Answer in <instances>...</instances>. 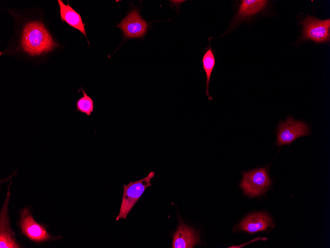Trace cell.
<instances>
[{
    "label": "cell",
    "mask_w": 330,
    "mask_h": 248,
    "mask_svg": "<svg viewBox=\"0 0 330 248\" xmlns=\"http://www.w3.org/2000/svg\"><path fill=\"white\" fill-rule=\"evenodd\" d=\"M21 44L23 50L31 56L52 51L58 46L44 25L37 21L30 22L25 26Z\"/></svg>",
    "instance_id": "cell-1"
},
{
    "label": "cell",
    "mask_w": 330,
    "mask_h": 248,
    "mask_svg": "<svg viewBox=\"0 0 330 248\" xmlns=\"http://www.w3.org/2000/svg\"><path fill=\"white\" fill-rule=\"evenodd\" d=\"M155 172L152 171L148 175L138 181L131 182L124 185V192L120 212L116 220L125 219L132 208L138 200L145 189L151 186V180L154 177Z\"/></svg>",
    "instance_id": "cell-2"
},
{
    "label": "cell",
    "mask_w": 330,
    "mask_h": 248,
    "mask_svg": "<svg viewBox=\"0 0 330 248\" xmlns=\"http://www.w3.org/2000/svg\"><path fill=\"white\" fill-rule=\"evenodd\" d=\"M243 178L240 184L245 194L249 197L261 195L271 184L268 171L265 168H259L243 174Z\"/></svg>",
    "instance_id": "cell-3"
},
{
    "label": "cell",
    "mask_w": 330,
    "mask_h": 248,
    "mask_svg": "<svg viewBox=\"0 0 330 248\" xmlns=\"http://www.w3.org/2000/svg\"><path fill=\"white\" fill-rule=\"evenodd\" d=\"M308 125L303 122L289 117L285 121H281L277 131V142L278 146L290 145L299 137L309 135Z\"/></svg>",
    "instance_id": "cell-4"
},
{
    "label": "cell",
    "mask_w": 330,
    "mask_h": 248,
    "mask_svg": "<svg viewBox=\"0 0 330 248\" xmlns=\"http://www.w3.org/2000/svg\"><path fill=\"white\" fill-rule=\"evenodd\" d=\"M301 24L303 27L302 38L311 40L317 43L330 41V19L320 20L307 16Z\"/></svg>",
    "instance_id": "cell-5"
},
{
    "label": "cell",
    "mask_w": 330,
    "mask_h": 248,
    "mask_svg": "<svg viewBox=\"0 0 330 248\" xmlns=\"http://www.w3.org/2000/svg\"><path fill=\"white\" fill-rule=\"evenodd\" d=\"M117 26L123 31L125 37L137 38L145 35L148 25L142 18L138 11L134 9Z\"/></svg>",
    "instance_id": "cell-6"
},
{
    "label": "cell",
    "mask_w": 330,
    "mask_h": 248,
    "mask_svg": "<svg viewBox=\"0 0 330 248\" xmlns=\"http://www.w3.org/2000/svg\"><path fill=\"white\" fill-rule=\"evenodd\" d=\"M25 208L21 212L20 226L24 234L35 242H42L48 240L50 236L45 228L37 223Z\"/></svg>",
    "instance_id": "cell-7"
},
{
    "label": "cell",
    "mask_w": 330,
    "mask_h": 248,
    "mask_svg": "<svg viewBox=\"0 0 330 248\" xmlns=\"http://www.w3.org/2000/svg\"><path fill=\"white\" fill-rule=\"evenodd\" d=\"M199 241L198 233L180 220L178 229L173 235L172 248H191Z\"/></svg>",
    "instance_id": "cell-8"
},
{
    "label": "cell",
    "mask_w": 330,
    "mask_h": 248,
    "mask_svg": "<svg viewBox=\"0 0 330 248\" xmlns=\"http://www.w3.org/2000/svg\"><path fill=\"white\" fill-rule=\"evenodd\" d=\"M272 226V219L264 212L254 213L247 216L239 224L238 228L250 233L266 230Z\"/></svg>",
    "instance_id": "cell-9"
},
{
    "label": "cell",
    "mask_w": 330,
    "mask_h": 248,
    "mask_svg": "<svg viewBox=\"0 0 330 248\" xmlns=\"http://www.w3.org/2000/svg\"><path fill=\"white\" fill-rule=\"evenodd\" d=\"M57 1L60 7L61 20L65 21L70 26L79 30L86 37L84 24L80 14L70 5L64 4L62 0H58Z\"/></svg>",
    "instance_id": "cell-10"
},
{
    "label": "cell",
    "mask_w": 330,
    "mask_h": 248,
    "mask_svg": "<svg viewBox=\"0 0 330 248\" xmlns=\"http://www.w3.org/2000/svg\"><path fill=\"white\" fill-rule=\"evenodd\" d=\"M265 0H243L241 1L236 19H245L255 15L267 5Z\"/></svg>",
    "instance_id": "cell-11"
},
{
    "label": "cell",
    "mask_w": 330,
    "mask_h": 248,
    "mask_svg": "<svg viewBox=\"0 0 330 248\" xmlns=\"http://www.w3.org/2000/svg\"><path fill=\"white\" fill-rule=\"evenodd\" d=\"M7 201L8 199L5 200L0 216V248H19V246L16 244L14 239L12 237L10 229L8 226V223L6 220Z\"/></svg>",
    "instance_id": "cell-12"
},
{
    "label": "cell",
    "mask_w": 330,
    "mask_h": 248,
    "mask_svg": "<svg viewBox=\"0 0 330 248\" xmlns=\"http://www.w3.org/2000/svg\"><path fill=\"white\" fill-rule=\"evenodd\" d=\"M202 63L206 77V94L208 97V99L210 100L212 99V98L210 97L209 94V83L211 74L215 64L214 55L210 47H208L204 52L202 58Z\"/></svg>",
    "instance_id": "cell-13"
},
{
    "label": "cell",
    "mask_w": 330,
    "mask_h": 248,
    "mask_svg": "<svg viewBox=\"0 0 330 248\" xmlns=\"http://www.w3.org/2000/svg\"><path fill=\"white\" fill-rule=\"evenodd\" d=\"M82 91L83 95L76 102V111L89 116L94 110L93 100L82 88Z\"/></svg>",
    "instance_id": "cell-14"
}]
</instances>
